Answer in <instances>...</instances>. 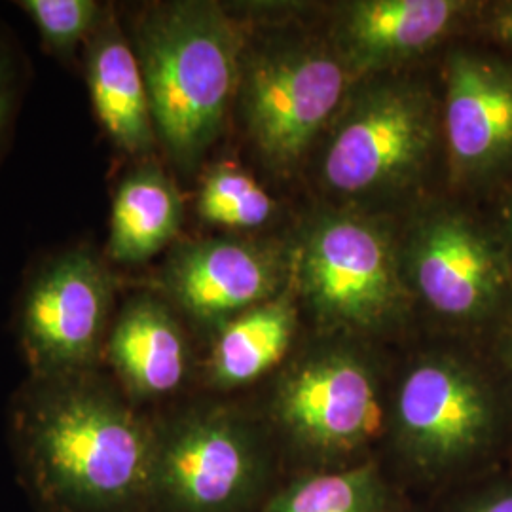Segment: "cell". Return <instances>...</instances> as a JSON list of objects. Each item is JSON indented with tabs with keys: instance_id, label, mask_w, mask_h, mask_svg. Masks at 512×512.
<instances>
[{
	"instance_id": "obj_8",
	"label": "cell",
	"mask_w": 512,
	"mask_h": 512,
	"mask_svg": "<svg viewBox=\"0 0 512 512\" xmlns=\"http://www.w3.org/2000/svg\"><path fill=\"white\" fill-rule=\"evenodd\" d=\"M344 88L346 65L323 48L296 46L253 59L241 80V107L268 162L294 164L329 122Z\"/></svg>"
},
{
	"instance_id": "obj_21",
	"label": "cell",
	"mask_w": 512,
	"mask_h": 512,
	"mask_svg": "<svg viewBox=\"0 0 512 512\" xmlns=\"http://www.w3.org/2000/svg\"><path fill=\"white\" fill-rule=\"evenodd\" d=\"M21 63L14 44L0 35V148L12 128L21 93Z\"/></svg>"
},
{
	"instance_id": "obj_1",
	"label": "cell",
	"mask_w": 512,
	"mask_h": 512,
	"mask_svg": "<svg viewBox=\"0 0 512 512\" xmlns=\"http://www.w3.org/2000/svg\"><path fill=\"white\" fill-rule=\"evenodd\" d=\"M19 482L38 512H148L156 423L112 376H29L10 408Z\"/></svg>"
},
{
	"instance_id": "obj_10",
	"label": "cell",
	"mask_w": 512,
	"mask_h": 512,
	"mask_svg": "<svg viewBox=\"0 0 512 512\" xmlns=\"http://www.w3.org/2000/svg\"><path fill=\"white\" fill-rule=\"evenodd\" d=\"M408 274L433 310L450 319H478L499 302L507 270L494 245L454 213L423 220L408 249Z\"/></svg>"
},
{
	"instance_id": "obj_7",
	"label": "cell",
	"mask_w": 512,
	"mask_h": 512,
	"mask_svg": "<svg viewBox=\"0 0 512 512\" xmlns=\"http://www.w3.org/2000/svg\"><path fill=\"white\" fill-rule=\"evenodd\" d=\"M302 283L311 308L336 327L380 329L403 306L391 241L376 224L351 215L313 226L304 245Z\"/></svg>"
},
{
	"instance_id": "obj_14",
	"label": "cell",
	"mask_w": 512,
	"mask_h": 512,
	"mask_svg": "<svg viewBox=\"0 0 512 512\" xmlns=\"http://www.w3.org/2000/svg\"><path fill=\"white\" fill-rule=\"evenodd\" d=\"M84 69L95 116L114 147L145 156L156 147V129L137 54L107 6L84 44Z\"/></svg>"
},
{
	"instance_id": "obj_5",
	"label": "cell",
	"mask_w": 512,
	"mask_h": 512,
	"mask_svg": "<svg viewBox=\"0 0 512 512\" xmlns=\"http://www.w3.org/2000/svg\"><path fill=\"white\" fill-rule=\"evenodd\" d=\"M435 143L429 95L404 82L382 84L346 110L325 154V179L340 194H376L408 183Z\"/></svg>"
},
{
	"instance_id": "obj_4",
	"label": "cell",
	"mask_w": 512,
	"mask_h": 512,
	"mask_svg": "<svg viewBox=\"0 0 512 512\" xmlns=\"http://www.w3.org/2000/svg\"><path fill=\"white\" fill-rule=\"evenodd\" d=\"M116 279L88 245L46 260L31 277L18 315L29 376L103 368L114 321Z\"/></svg>"
},
{
	"instance_id": "obj_13",
	"label": "cell",
	"mask_w": 512,
	"mask_h": 512,
	"mask_svg": "<svg viewBox=\"0 0 512 512\" xmlns=\"http://www.w3.org/2000/svg\"><path fill=\"white\" fill-rule=\"evenodd\" d=\"M105 365L124 395L139 406L181 389L190 370V346L167 304L137 296L112 321Z\"/></svg>"
},
{
	"instance_id": "obj_15",
	"label": "cell",
	"mask_w": 512,
	"mask_h": 512,
	"mask_svg": "<svg viewBox=\"0 0 512 512\" xmlns=\"http://www.w3.org/2000/svg\"><path fill=\"white\" fill-rule=\"evenodd\" d=\"M456 0H361L340 21V44L355 71H376L425 52L465 12Z\"/></svg>"
},
{
	"instance_id": "obj_3",
	"label": "cell",
	"mask_w": 512,
	"mask_h": 512,
	"mask_svg": "<svg viewBox=\"0 0 512 512\" xmlns=\"http://www.w3.org/2000/svg\"><path fill=\"white\" fill-rule=\"evenodd\" d=\"M154 423L148 512H245L253 507L268 463L255 427L239 412L203 404Z\"/></svg>"
},
{
	"instance_id": "obj_17",
	"label": "cell",
	"mask_w": 512,
	"mask_h": 512,
	"mask_svg": "<svg viewBox=\"0 0 512 512\" xmlns=\"http://www.w3.org/2000/svg\"><path fill=\"white\" fill-rule=\"evenodd\" d=\"M294 330L296 310L289 298L268 300L239 313L217 330L207 363V382L219 391L255 382L283 359Z\"/></svg>"
},
{
	"instance_id": "obj_18",
	"label": "cell",
	"mask_w": 512,
	"mask_h": 512,
	"mask_svg": "<svg viewBox=\"0 0 512 512\" xmlns=\"http://www.w3.org/2000/svg\"><path fill=\"white\" fill-rule=\"evenodd\" d=\"M262 512H389V492L374 463L346 465L296 478Z\"/></svg>"
},
{
	"instance_id": "obj_11",
	"label": "cell",
	"mask_w": 512,
	"mask_h": 512,
	"mask_svg": "<svg viewBox=\"0 0 512 512\" xmlns=\"http://www.w3.org/2000/svg\"><path fill=\"white\" fill-rule=\"evenodd\" d=\"M279 281L272 249L243 239H203L169 256L162 285L194 321L217 327L268 302Z\"/></svg>"
},
{
	"instance_id": "obj_16",
	"label": "cell",
	"mask_w": 512,
	"mask_h": 512,
	"mask_svg": "<svg viewBox=\"0 0 512 512\" xmlns=\"http://www.w3.org/2000/svg\"><path fill=\"white\" fill-rule=\"evenodd\" d=\"M183 224V200L175 183L156 164L131 169L118 184L107 256L118 264H139L158 255Z\"/></svg>"
},
{
	"instance_id": "obj_25",
	"label": "cell",
	"mask_w": 512,
	"mask_h": 512,
	"mask_svg": "<svg viewBox=\"0 0 512 512\" xmlns=\"http://www.w3.org/2000/svg\"><path fill=\"white\" fill-rule=\"evenodd\" d=\"M511 357H512V349H511Z\"/></svg>"
},
{
	"instance_id": "obj_12",
	"label": "cell",
	"mask_w": 512,
	"mask_h": 512,
	"mask_svg": "<svg viewBox=\"0 0 512 512\" xmlns=\"http://www.w3.org/2000/svg\"><path fill=\"white\" fill-rule=\"evenodd\" d=\"M446 139L459 175L490 173L512 158V71L456 52L448 63Z\"/></svg>"
},
{
	"instance_id": "obj_20",
	"label": "cell",
	"mask_w": 512,
	"mask_h": 512,
	"mask_svg": "<svg viewBox=\"0 0 512 512\" xmlns=\"http://www.w3.org/2000/svg\"><path fill=\"white\" fill-rule=\"evenodd\" d=\"M18 6L33 19L42 42L59 57H73L107 10L95 0H21Z\"/></svg>"
},
{
	"instance_id": "obj_9",
	"label": "cell",
	"mask_w": 512,
	"mask_h": 512,
	"mask_svg": "<svg viewBox=\"0 0 512 512\" xmlns=\"http://www.w3.org/2000/svg\"><path fill=\"white\" fill-rule=\"evenodd\" d=\"M492 423L486 387L458 361L429 357L404 376L395 401L397 442L421 473H444L473 456Z\"/></svg>"
},
{
	"instance_id": "obj_22",
	"label": "cell",
	"mask_w": 512,
	"mask_h": 512,
	"mask_svg": "<svg viewBox=\"0 0 512 512\" xmlns=\"http://www.w3.org/2000/svg\"><path fill=\"white\" fill-rule=\"evenodd\" d=\"M465 512H512V490L486 495Z\"/></svg>"
},
{
	"instance_id": "obj_19",
	"label": "cell",
	"mask_w": 512,
	"mask_h": 512,
	"mask_svg": "<svg viewBox=\"0 0 512 512\" xmlns=\"http://www.w3.org/2000/svg\"><path fill=\"white\" fill-rule=\"evenodd\" d=\"M274 209L268 192L236 165H217L203 177L198 213L209 224L258 228L270 220Z\"/></svg>"
},
{
	"instance_id": "obj_6",
	"label": "cell",
	"mask_w": 512,
	"mask_h": 512,
	"mask_svg": "<svg viewBox=\"0 0 512 512\" xmlns=\"http://www.w3.org/2000/svg\"><path fill=\"white\" fill-rule=\"evenodd\" d=\"M275 418L306 456L342 461L380 429V387L365 359L349 349H323L298 361L275 395Z\"/></svg>"
},
{
	"instance_id": "obj_2",
	"label": "cell",
	"mask_w": 512,
	"mask_h": 512,
	"mask_svg": "<svg viewBox=\"0 0 512 512\" xmlns=\"http://www.w3.org/2000/svg\"><path fill=\"white\" fill-rule=\"evenodd\" d=\"M158 141L181 169H194L224 128L239 86L241 37L215 2L154 4L135 25Z\"/></svg>"
},
{
	"instance_id": "obj_23",
	"label": "cell",
	"mask_w": 512,
	"mask_h": 512,
	"mask_svg": "<svg viewBox=\"0 0 512 512\" xmlns=\"http://www.w3.org/2000/svg\"><path fill=\"white\" fill-rule=\"evenodd\" d=\"M494 33L501 42L512 46V4H505L497 10L494 18Z\"/></svg>"
},
{
	"instance_id": "obj_24",
	"label": "cell",
	"mask_w": 512,
	"mask_h": 512,
	"mask_svg": "<svg viewBox=\"0 0 512 512\" xmlns=\"http://www.w3.org/2000/svg\"><path fill=\"white\" fill-rule=\"evenodd\" d=\"M507 228H509V234H511L512 239V200L509 203V209H507Z\"/></svg>"
}]
</instances>
